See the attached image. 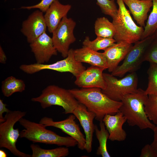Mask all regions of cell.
I'll return each mask as SVG.
<instances>
[{"mask_svg": "<svg viewBox=\"0 0 157 157\" xmlns=\"http://www.w3.org/2000/svg\"><path fill=\"white\" fill-rule=\"evenodd\" d=\"M104 68L91 66L76 77L74 84L81 88H98L103 90L106 83L103 75Z\"/></svg>", "mask_w": 157, "mask_h": 157, "instance_id": "cell-14", "label": "cell"}, {"mask_svg": "<svg viewBox=\"0 0 157 157\" xmlns=\"http://www.w3.org/2000/svg\"></svg>", "mask_w": 157, "mask_h": 157, "instance_id": "cell-38", "label": "cell"}, {"mask_svg": "<svg viewBox=\"0 0 157 157\" xmlns=\"http://www.w3.org/2000/svg\"><path fill=\"white\" fill-rule=\"evenodd\" d=\"M54 0H42L40 2L34 5L23 6L21 8L30 10L38 8L43 12H45Z\"/></svg>", "mask_w": 157, "mask_h": 157, "instance_id": "cell-31", "label": "cell"}, {"mask_svg": "<svg viewBox=\"0 0 157 157\" xmlns=\"http://www.w3.org/2000/svg\"><path fill=\"white\" fill-rule=\"evenodd\" d=\"M147 117L154 124H157V95H149L144 105Z\"/></svg>", "mask_w": 157, "mask_h": 157, "instance_id": "cell-28", "label": "cell"}, {"mask_svg": "<svg viewBox=\"0 0 157 157\" xmlns=\"http://www.w3.org/2000/svg\"><path fill=\"white\" fill-rule=\"evenodd\" d=\"M18 122L24 129L20 133L19 137L24 138L34 143L55 144L66 147H74L77 145L76 140L71 136L63 137L48 130L42 124L30 121L23 117Z\"/></svg>", "mask_w": 157, "mask_h": 157, "instance_id": "cell-3", "label": "cell"}, {"mask_svg": "<svg viewBox=\"0 0 157 157\" xmlns=\"http://www.w3.org/2000/svg\"><path fill=\"white\" fill-rule=\"evenodd\" d=\"M76 117L74 115L71 114L64 120L54 121L51 118L44 117L40 119L39 123L45 127L53 126L61 129L76 141L79 149L83 150L85 149V138L75 120Z\"/></svg>", "mask_w": 157, "mask_h": 157, "instance_id": "cell-11", "label": "cell"}, {"mask_svg": "<svg viewBox=\"0 0 157 157\" xmlns=\"http://www.w3.org/2000/svg\"><path fill=\"white\" fill-rule=\"evenodd\" d=\"M71 5H64L58 0H54L45 12L44 19L49 32L52 33L62 19L71 8Z\"/></svg>", "mask_w": 157, "mask_h": 157, "instance_id": "cell-17", "label": "cell"}, {"mask_svg": "<svg viewBox=\"0 0 157 157\" xmlns=\"http://www.w3.org/2000/svg\"><path fill=\"white\" fill-rule=\"evenodd\" d=\"M32 151L31 157H65L69 154L68 147H60L51 149H45L34 144L30 145Z\"/></svg>", "mask_w": 157, "mask_h": 157, "instance_id": "cell-21", "label": "cell"}, {"mask_svg": "<svg viewBox=\"0 0 157 157\" xmlns=\"http://www.w3.org/2000/svg\"><path fill=\"white\" fill-rule=\"evenodd\" d=\"M25 87L23 80L11 76L2 81L1 89L3 95L8 97L15 93L23 92L25 90Z\"/></svg>", "mask_w": 157, "mask_h": 157, "instance_id": "cell-22", "label": "cell"}, {"mask_svg": "<svg viewBox=\"0 0 157 157\" xmlns=\"http://www.w3.org/2000/svg\"><path fill=\"white\" fill-rule=\"evenodd\" d=\"M79 103L84 105L88 110L94 113L95 119L103 121L107 114L114 115L119 111L121 101H114L104 94L98 88L72 89L69 90Z\"/></svg>", "mask_w": 157, "mask_h": 157, "instance_id": "cell-1", "label": "cell"}, {"mask_svg": "<svg viewBox=\"0 0 157 157\" xmlns=\"http://www.w3.org/2000/svg\"><path fill=\"white\" fill-rule=\"evenodd\" d=\"M143 60L157 65V39L156 37L146 50Z\"/></svg>", "mask_w": 157, "mask_h": 157, "instance_id": "cell-30", "label": "cell"}, {"mask_svg": "<svg viewBox=\"0 0 157 157\" xmlns=\"http://www.w3.org/2000/svg\"><path fill=\"white\" fill-rule=\"evenodd\" d=\"M152 1V10L148 17L141 40L154 34L157 28V0Z\"/></svg>", "mask_w": 157, "mask_h": 157, "instance_id": "cell-26", "label": "cell"}, {"mask_svg": "<svg viewBox=\"0 0 157 157\" xmlns=\"http://www.w3.org/2000/svg\"><path fill=\"white\" fill-rule=\"evenodd\" d=\"M115 42L114 38L97 37L95 40L91 41L88 36H87L84 40L83 44L94 51H98L100 50H105Z\"/></svg>", "mask_w": 157, "mask_h": 157, "instance_id": "cell-25", "label": "cell"}, {"mask_svg": "<svg viewBox=\"0 0 157 157\" xmlns=\"http://www.w3.org/2000/svg\"><path fill=\"white\" fill-rule=\"evenodd\" d=\"M20 69L28 74H33L42 70H51L57 72H69L76 77L85 69L82 63L77 62L75 58L74 49H69L67 56L64 59L50 64H22Z\"/></svg>", "mask_w": 157, "mask_h": 157, "instance_id": "cell-9", "label": "cell"}, {"mask_svg": "<svg viewBox=\"0 0 157 157\" xmlns=\"http://www.w3.org/2000/svg\"><path fill=\"white\" fill-rule=\"evenodd\" d=\"M106 83L103 93L114 101H120L125 95L137 90L138 79L136 72L129 73L121 79L107 73H103Z\"/></svg>", "mask_w": 157, "mask_h": 157, "instance_id": "cell-7", "label": "cell"}, {"mask_svg": "<svg viewBox=\"0 0 157 157\" xmlns=\"http://www.w3.org/2000/svg\"><path fill=\"white\" fill-rule=\"evenodd\" d=\"M6 104H4L1 99H0V123L3 122L5 121L4 117L3 114L4 113H8L10 110L6 108Z\"/></svg>", "mask_w": 157, "mask_h": 157, "instance_id": "cell-33", "label": "cell"}, {"mask_svg": "<svg viewBox=\"0 0 157 157\" xmlns=\"http://www.w3.org/2000/svg\"><path fill=\"white\" fill-rule=\"evenodd\" d=\"M128 7L134 20L140 26L145 27L148 13L152 6V0H123Z\"/></svg>", "mask_w": 157, "mask_h": 157, "instance_id": "cell-20", "label": "cell"}, {"mask_svg": "<svg viewBox=\"0 0 157 157\" xmlns=\"http://www.w3.org/2000/svg\"><path fill=\"white\" fill-rule=\"evenodd\" d=\"M43 13L40 10H36L22 23L21 31L29 44L46 32L47 27Z\"/></svg>", "mask_w": 157, "mask_h": 157, "instance_id": "cell-12", "label": "cell"}, {"mask_svg": "<svg viewBox=\"0 0 157 157\" xmlns=\"http://www.w3.org/2000/svg\"><path fill=\"white\" fill-rule=\"evenodd\" d=\"M97 4L100 7L102 12L110 16L112 18L117 15L118 9L114 0H96Z\"/></svg>", "mask_w": 157, "mask_h": 157, "instance_id": "cell-29", "label": "cell"}, {"mask_svg": "<svg viewBox=\"0 0 157 157\" xmlns=\"http://www.w3.org/2000/svg\"><path fill=\"white\" fill-rule=\"evenodd\" d=\"M7 60L6 55L2 47L0 46V63L2 64L6 63Z\"/></svg>", "mask_w": 157, "mask_h": 157, "instance_id": "cell-35", "label": "cell"}, {"mask_svg": "<svg viewBox=\"0 0 157 157\" xmlns=\"http://www.w3.org/2000/svg\"><path fill=\"white\" fill-rule=\"evenodd\" d=\"M116 0L119 8L117 15L113 18L112 23L115 30L113 38L116 42L135 43L141 40L143 27L135 24L123 0Z\"/></svg>", "mask_w": 157, "mask_h": 157, "instance_id": "cell-4", "label": "cell"}, {"mask_svg": "<svg viewBox=\"0 0 157 157\" xmlns=\"http://www.w3.org/2000/svg\"><path fill=\"white\" fill-rule=\"evenodd\" d=\"M29 44L37 63L44 64L49 61L52 56L57 54L52 38L46 32Z\"/></svg>", "mask_w": 157, "mask_h": 157, "instance_id": "cell-13", "label": "cell"}, {"mask_svg": "<svg viewBox=\"0 0 157 157\" xmlns=\"http://www.w3.org/2000/svg\"><path fill=\"white\" fill-rule=\"evenodd\" d=\"M154 131V140L151 144L157 153V124L153 130Z\"/></svg>", "mask_w": 157, "mask_h": 157, "instance_id": "cell-34", "label": "cell"}, {"mask_svg": "<svg viewBox=\"0 0 157 157\" xmlns=\"http://www.w3.org/2000/svg\"><path fill=\"white\" fill-rule=\"evenodd\" d=\"M148 98L145 90L138 88L135 92L127 94L122 99L119 111L126 118L129 126H136L141 130L154 129L155 125L149 119L144 109Z\"/></svg>", "mask_w": 157, "mask_h": 157, "instance_id": "cell-2", "label": "cell"}, {"mask_svg": "<svg viewBox=\"0 0 157 157\" xmlns=\"http://www.w3.org/2000/svg\"><path fill=\"white\" fill-rule=\"evenodd\" d=\"M94 28L97 37L113 38L115 33L114 25L106 17L98 18L95 21Z\"/></svg>", "mask_w": 157, "mask_h": 157, "instance_id": "cell-23", "label": "cell"}, {"mask_svg": "<svg viewBox=\"0 0 157 157\" xmlns=\"http://www.w3.org/2000/svg\"><path fill=\"white\" fill-rule=\"evenodd\" d=\"M76 22L67 16L64 17L53 32L52 39L54 46L64 58L68 56L70 45L76 40L74 31Z\"/></svg>", "mask_w": 157, "mask_h": 157, "instance_id": "cell-10", "label": "cell"}, {"mask_svg": "<svg viewBox=\"0 0 157 157\" xmlns=\"http://www.w3.org/2000/svg\"><path fill=\"white\" fill-rule=\"evenodd\" d=\"M154 34H155V37H156V38L157 39V28H156L155 33H154Z\"/></svg>", "mask_w": 157, "mask_h": 157, "instance_id": "cell-37", "label": "cell"}, {"mask_svg": "<svg viewBox=\"0 0 157 157\" xmlns=\"http://www.w3.org/2000/svg\"><path fill=\"white\" fill-rule=\"evenodd\" d=\"M155 38L154 33L135 43L127 53L122 64L118 66L111 74L122 77L127 73L136 72L144 62L145 52Z\"/></svg>", "mask_w": 157, "mask_h": 157, "instance_id": "cell-8", "label": "cell"}, {"mask_svg": "<svg viewBox=\"0 0 157 157\" xmlns=\"http://www.w3.org/2000/svg\"><path fill=\"white\" fill-rule=\"evenodd\" d=\"M26 112L19 110H10L6 113L5 121L0 123V147L8 150L15 156L19 157H31V155L19 150L16 143L20 136L18 129H15V124L23 117Z\"/></svg>", "mask_w": 157, "mask_h": 157, "instance_id": "cell-6", "label": "cell"}, {"mask_svg": "<svg viewBox=\"0 0 157 157\" xmlns=\"http://www.w3.org/2000/svg\"><path fill=\"white\" fill-rule=\"evenodd\" d=\"M7 154L3 150H0V157H6L7 156Z\"/></svg>", "mask_w": 157, "mask_h": 157, "instance_id": "cell-36", "label": "cell"}, {"mask_svg": "<svg viewBox=\"0 0 157 157\" xmlns=\"http://www.w3.org/2000/svg\"><path fill=\"white\" fill-rule=\"evenodd\" d=\"M99 126L100 129L96 125L94 126L96 135L99 143L96 154L102 157H110V156L108 152L107 146V140L109 137V133L103 121L100 122Z\"/></svg>", "mask_w": 157, "mask_h": 157, "instance_id": "cell-24", "label": "cell"}, {"mask_svg": "<svg viewBox=\"0 0 157 157\" xmlns=\"http://www.w3.org/2000/svg\"><path fill=\"white\" fill-rule=\"evenodd\" d=\"M31 100L39 103L43 109L53 105L61 106L65 114H72L79 104L69 90L55 85L48 86L39 96L32 98Z\"/></svg>", "mask_w": 157, "mask_h": 157, "instance_id": "cell-5", "label": "cell"}, {"mask_svg": "<svg viewBox=\"0 0 157 157\" xmlns=\"http://www.w3.org/2000/svg\"><path fill=\"white\" fill-rule=\"evenodd\" d=\"M140 157H157V153L151 144H146L142 149Z\"/></svg>", "mask_w": 157, "mask_h": 157, "instance_id": "cell-32", "label": "cell"}, {"mask_svg": "<svg viewBox=\"0 0 157 157\" xmlns=\"http://www.w3.org/2000/svg\"><path fill=\"white\" fill-rule=\"evenodd\" d=\"M133 46L124 42L115 43L104 50L103 52L106 60L108 69L112 72L124 60Z\"/></svg>", "mask_w": 157, "mask_h": 157, "instance_id": "cell-18", "label": "cell"}, {"mask_svg": "<svg viewBox=\"0 0 157 157\" xmlns=\"http://www.w3.org/2000/svg\"><path fill=\"white\" fill-rule=\"evenodd\" d=\"M103 121L109 133L108 139L112 141H122L126 137V133L123 126L126 119L119 111L114 115L107 114Z\"/></svg>", "mask_w": 157, "mask_h": 157, "instance_id": "cell-16", "label": "cell"}, {"mask_svg": "<svg viewBox=\"0 0 157 157\" xmlns=\"http://www.w3.org/2000/svg\"><path fill=\"white\" fill-rule=\"evenodd\" d=\"M147 71L148 82L145 93L149 95H157V65L150 63Z\"/></svg>", "mask_w": 157, "mask_h": 157, "instance_id": "cell-27", "label": "cell"}, {"mask_svg": "<svg viewBox=\"0 0 157 157\" xmlns=\"http://www.w3.org/2000/svg\"><path fill=\"white\" fill-rule=\"evenodd\" d=\"M75 58L77 62L86 63L91 66L107 69L106 59L103 53L94 51L83 46L81 48L74 49Z\"/></svg>", "mask_w": 157, "mask_h": 157, "instance_id": "cell-19", "label": "cell"}, {"mask_svg": "<svg viewBox=\"0 0 157 157\" xmlns=\"http://www.w3.org/2000/svg\"><path fill=\"white\" fill-rule=\"evenodd\" d=\"M72 114L79 120L85 135L86 142L85 149L88 153L92 151L93 133L94 126L93 121L95 118V114L88 111L83 104L79 103L74 111Z\"/></svg>", "mask_w": 157, "mask_h": 157, "instance_id": "cell-15", "label": "cell"}]
</instances>
